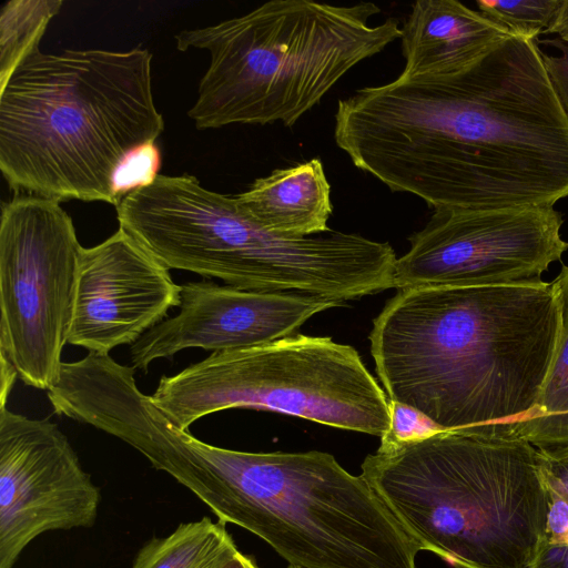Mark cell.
Masks as SVG:
<instances>
[{
	"label": "cell",
	"instance_id": "obj_1",
	"mask_svg": "<svg viewBox=\"0 0 568 568\" xmlns=\"http://www.w3.org/2000/svg\"><path fill=\"white\" fill-rule=\"evenodd\" d=\"M334 139L357 169L434 210L568 196V118L537 39L515 33L459 73L339 99Z\"/></svg>",
	"mask_w": 568,
	"mask_h": 568
},
{
	"label": "cell",
	"instance_id": "obj_2",
	"mask_svg": "<svg viewBox=\"0 0 568 568\" xmlns=\"http://www.w3.org/2000/svg\"><path fill=\"white\" fill-rule=\"evenodd\" d=\"M559 324L551 283L418 286L397 290L368 338L392 402L439 429L473 432L535 409Z\"/></svg>",
	"mask_w": 568,
	"mask_h": 568
},
{
	"label": "cell",
	"instance_id": "obj_3",
	"mask_svg": "<svg viewBox=\"0 0 568 568\" xmlns=\"http://www.w3.org/2000/svg\"><path fill=\"white\" fill-rule=\"evenodd\" d=\"M152 53L33 50L0 89V170L17 192L114 206L116 176L164 130Z\"/></svg>",
	"mask_w": 568,
	"mask_h": 568
},
{
	"label": "cell",
	"instance_id": "obj_4",
	"mask_svg": "<svg viewBox=\"0 0 568 568\" xmlns=\"http://www.w3.org/2000/svg\"><path fill=\"white\" fill-rule=\"evenodd\" d=\"M162 471L291 566L416 568L420 548L366 479L331 454L233 450L183 430Z\"/></svg>",
	"mask_w": 568,
	"mask_h": 568
},
{
	"label": "cell",
	"instance_id": "obj_5",
	"mask_svg": "<svg viewBox=\"0 0 568 568\" xmlns=\"http://www.w3.org/2000/svg\"><path fill=\"white\" fill-rule=\"evenodd\" d=\"M361 468L420 550L455 568H531L546 539L538 450L494 423L378 448Z\"/></svg>",
	"mask_w": 568,
	"mask_h": 568
},
{
	"label": "cell",
	"instance_id": "obj_6",
	"mask_svg": "<svg viewBox=\"0 0 568 568\" xmlns=\"http://www.w3.org/2000/svg\"><path fill=\"white\" fill-rule=\"evenodd\" d=\"M379 11L372 2L272 0L244 16L180 31V51L210 53L189 118L199 130L292 126L353 67L400 38L393 18L369 24Z\"/></svg>",
	"mask_w": 568,
	"mask_h": 568
},
{
	"label": "cell",
	"instance_id": "obj_7",
	"mask_svg": "<svg viewBox=\"0 0 568 568\" xmlns=\"http://www.w3.org/2000/svg\"><path fill=\"white\" fill-rule=\"evenodd\" d=\"M150 397L182 430L230 408L270 410L378 437L390 425V399L357 351L302 334L213 352L162 376Z\"/></svg>",
	"mask_w": 568,
	"mask_h": 568
},
{
	"label": "cell",
	"instance_id": "obj_8",
	"mask_svg": "<svg viewBox=\"0 0 568 568\" xmlns=\"http://www.w3.org/2000/svg\"><path fill=\"white\" fill-rule=\"evenodd\" d=\"M60 203L17 195L0 220L1 358L26 385L47 390L63 363L83 247Z\"/></svg>",
	"mask_w": 568,
	"mask_h": 568
},
{
	"label": "cell",
	"instance_id": "obj_9",
	"mask_svg": "<svg viewBox=\"0 0 568 568\" xmlns=\"http://www.w3.org/2000/svg\"><path fill=\"white\" fill-rule=\"evenodd\" d=\"M119 227L169 270L267 291L281 270L285 240L258 224L236 196L190 174H159L115 205Z\"/></svg>",
	"mask_w": 568,
	"mask_h": 568
},
{
	"label": "cell",
	"instance_id": "obj_10",
	"mask_svg": "<svg viewBox=\"0 0 568 568\" xmlns=\"http://www.w3.org/2000/svg\"><path fill=\"white\" fill-rule=\"evenodd\" d=\"M554 206L434 210L397 257L394 288L534 286L568 250Z\"/></svg>",
	"mask_w": 568,
	"mask_h": 568
},
{
	"label": "cell",
	"instance_id": "obj_11",
	"mask_svg": "<svg viewBox=\"0 0 568 568\" xmlns=\"http://www.w3.org/2000/svg\"><path fill=\"white\" fill-rule=\"evenodd\" d=\"M101 494L61 429L0 409V568H13L38 536L89 528Z\"/></svg>",
	"mask_w": 568,
	"mask_h": 568
},
{
	"label": "cell",
	"instance_id": "obj_12",
	"mask_svg": "<svg viewBox=\"0 0 568 568\" xmlns=\"http://www.w3.org/2000/svg\"><path fill=\"white\" fill-rule=\"evenodd\" d=\"M180 303L181 285L170 270L119 227L81 250L68 343L109 354L134 344Z\"/></svg>",
	"mask_w": 568,
	"mask_h": 568
},
{
	"label": "cell",
	"instance_id": "obj_13",
	"mask_svg": "<svg viewBox=\"0 0 568 568\" xmlns=\"http://www.w3.org/2000/svg\"><path fill=\"white\" fill-rule=\"evenodd\" d=\"M342 304L296 293L221 286L209 281L181 285L178 315L149 329L130 347L133 368L187 348L220 352L251 347L296 334L312 316Z\"/></svg>",
	"mask_w": 568,
	"mask_h": 568
},
{
	"label": "cell",
	"instance_id": "obj_14",
	"mask_svg": "<svg viewBox=\"0 0 568 568\" xmlns=\"http://www.w3.org/2000/svg\"><path fill=\"white\" fill-rule=\"evenodd\" d=\"M513 34L456 0H418L402 28V80L459 73Z\"/></svg>",
	"mask_w": 568,
	"mask_h": 568
},
{
	"label": "cell",
	"instance_id": "obj_15",
	"mask_svg": "<svg viewBox=\"0 0 568 568\" xmlns=\"http://www.w3.org/2000/svg\"><path fill=\"white\" fill-rule=\"evenodd\" d=\"M236 199L258 224L275 234L308 237L331 231V184L320 159L274 170Z\"/></svg>",
	"mask_w": 568,
	"mask_h": 568
},
{
	"label": "cell",
	"instance_id": "obj_16",
	"mask_svg": "<svg viewBox=\"0 0 568 568\" xmlns=\"http://www.w3.org/2000/svg\"><path fill=\"white\" fill-rule=\"evenodd\" d=\"M559 306V332L552 362L535 409L524 419L496 423L507 435L538 449L568 446V265L551 282Z\"/></svg>",
	"mask_w": 568,
	"mask_h": 568
},
{
	"label": "cell",
	"instance_id": "obj_17",
	"mask_svg": "<svg viewBox=\"0 0 568 568\" xmlns=\"http://www.w3.org/2000/svg\"><path fill=\"white\" fill-rule=\"evenodd\" d=\"M236 548L224 523L202 517L149 540L131 568H219Z\"/></svg>",
	"mask_w": 568,
	"mask_h": 568
},
{
	"label": "cell",
	"instance_id": "obj_18",
	"mask_svg": "<svg viewBox=\"0 0 568 568\" xmlns=\"http://www.w3.org/2000/svg\"><path fill=\"white\" fill-rule=\"evenodd\" d=\"M61 0H11L0 14V89L36 49Z\"/></svg>",
	"mask_w": 568,
	"mask_h": 568
},
{
	"label": "cell",
	"instance_id": "obj_19",
	"mask_svg": "<svg viewBox=\"0 0 568 568\" xmlns=\"http://www.w3.org/2000/svg\"><path fill=\"white\" fill-rule=\"evenodd\" d=\"M561 0H477L484 16L510 32L537 39L550 26Z\"/></svg>",
	"mask_w": 568,
	"mask_h": 568
},
{
	"label": "cell",
	"instance_id": "obj_20",
	"mask_svg": "<svg viewBox=\"0 0 568 568\" xmlns=\"http://www.w3.org/2000/svg\"><path fill=\"white\" fill-rule=\"evenodd\" d=\"M389 406L390 425L384 436L381 437L379 448H388L443 430L412 407L392 400Z\"/></svg>",
	"mask_w": 568,
	"mask_h": 568
},
{
	"label": "cell",
	"instance_id": "obj_21",
	"mask_svg": "<svg viewBox=\"0 0 568 568\" xmlns=\"http://www.w3.org/2000/svg\"><path fill=\"white\" fill-rule=\"evenodd\" d=\"M160 165L161 154L155 143L131 155L116 176L115 193L119 202L129 192L152 182L159 175Z\"/></svg>",
	"mask_w": 568,
	"mask_h": 568
},
{
	"label": "cell",
	"instance_id": "obj_22",
	"mask_svg": "<svg viewBox=\"0 0 568 568\" xmlns=\"http://www.w3.org/2000/svg\"><path fill=\"white\" fill-rule=\"evenodd\" d=\"M537 450L548 493L568 500V446Z\"/></svg>",
	"mask_w": 568,
	"mask_h": 568
},
{
	"label": "cell",
	"instance_id": "obj_23",
	"mask_svg": "<svg viewBox=\"0 0 568 568\" xmlns=\"http://www.w3.org/2000/svg\"><path fill=\"white\" fill-rule=\"evenodd\" d=\"M537 43L555 47L561 52L555 57L541 51V58L551 87L568 118V43L559 38L539 40Z\"/></svg>",
	"mask_w": 568,
	"mask_h": 568
},
{
	"label": "cell",
	"instance_id": "obj_24",
	"mask_svg": "<svg viewBox=\"0 0 568 568\" xmlns=\"http://www.w3.org/2000/svg\"><path fill=\"white\" fill-rule=\"evenodd\" d=\"M549 494L546 538L568 545V500Z\"/></svg>",
	"mask_w": 568,
	"mask_h": 568
},
{
	"label": "cell",
	"instance_id": "obj_25",
	"mask_svg": "<svg viewBox=\"0 0 568 568\" xmlns=\"http://www.w3.org/2000/svg\"><path fill=\"white\" fill-rule=\"evenodd\" d=\"M531 568H568V545L546 538Z\"/></svg>",
	"mask_w": 568,
	"mask_h": 568
},
{
	"label": "cell",
	"instance_id": "obj_26",
	"mask_svg": "<svg viewBox=\"0 0 568 568\" xmlns=\"http://www.w3.org/2000/svg\"><path fill=\"white\" fill-rule=\"evenodd\" d=\"M544 33H556L560 40L568 43V0H561L550 26Z\"/></svg>",
	"mask_w": 568,
	"mask_h": 568
},
{
	"label": "cell",
	"instance_id": "obj_27",
	"mask_svg": "<svg viewBox=\"0 0 568 568\" xmlns=\"http://www.w3.org/2000/svg\"><path fill=\"white\" fill-rule=\"evenodd\" d=\"M219 568H258V567L251 557L242 554L236 548L221 562Z\"/></svg>",
	"mask_w": 568,
	"mask_h": 568
},
{
	"label": "cell",
	"instance_id": "obj_28",
	"mask_svg": "<svg viewBox=\"0 0 568 568\" xmlns=\"http://www.w3.org/2000/svg\"><path fill=\"white\" fill-rule=\"evenodd\" d=\"M287 568H300V567H295V566H291V565H288V567H287Z\"/></svg>",
	"mask_w": 568,
	"mask_h": 568
}]
</instances>
